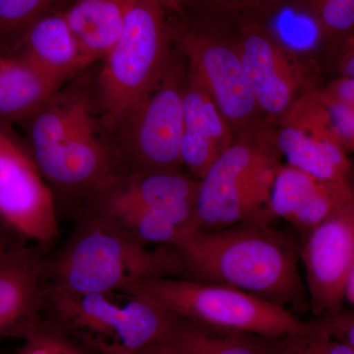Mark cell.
I'll use <instances>...</instances> for the list:
<instances>
[{
  "mask_svg": "<svg viewBox=\"0 0 354 354\" xmlns=\"http://www.w3.org/2000/svg\"><path fill=\"white\" fill-rule=\"evenodd\" d=\"M171 247L177 278L232 286L293 312L309 309L300 248L271 223L187 227Z\"/></svg>",
  "mask_w": 354,
  "mask_h": 354,
  "instance_id": "cell-1",
  "label": "cell"
},
{
  "mask_svg": "<svg viewBox=\"0 0 354 354\" xmlns=\"http://www.w3.org/2000/svg\"><path fill=\"white\" fill-rule=\"evenodd\" d=\"M97 108V95L78 88L39 113L26 132L30 157L50 184L58 211L64 207L72 218L122 176Z\"/></svg>",
  "mask_w": 354,
  "mask_h": 354,
  "instance_id": "cell-2",
  "label": "cell"
},
{
  "mask_svg": "<svg viewBox=\"0 0 354 354\" xmlns=\"http://www.w3.org/2000/svg\"><path fill=\"white\" fill-rule=\"evenodd\" d=\"M73 220L66 241L46 257L50 292L113 295L132 281L176 274L169 245L149 248L118 223L90 209L77 214Z\"/></svg>",
  "mask_w": 354,
  "mask_h": 354,
  "instance_id": "cell-3",
  "label": "cell"
},
{
  "mask_svg": "<svg viewBox=\"0 0 354 354\" xmlns=\"http://www.w3.org/2000/svg\"><path fill=\"white\" fill-rule=\"evenodd\" d=\"M118 293L151 302L198 325L227 332L279 339L304 325L288 309L218 283L150 277L127 283Z\"/></svg>",
  "mask_w": 354,
  "mask_h": 354,
  "instance_id": "cell-4",
  "label": "cell"
},
{
  "mask_svg": "<svg viewBox=\"0 0 354 354\" xmlns=\"http://www.w3.org/2000/svg\"><path fill=\"white\" fill-rule=\"evenodd\" d=\"M276 137L241 134L198 180L193 227L218 230L274 220L269 203L281 157Z\"/></svg>",
  "mask_w": 354,
  "mask_h": 354,
  "instance_id": "cell-5",
  "label": "cell"
},
{
  "mask_svg": "<svg viewBox=\"0 0 354 354\" xmlns=\"http://www.w3.org/2000/svg\"><path fill=\"white\" fill-rule=\"evenodd\" d=\"M171 38V25L158 0H124L122 32L104 60L97 82L104 130L157 85L169 65Z\"/></svg>",
  "mask_w": 354,
  "mask_h": 354,
  "instance_id": "cell-6",
  "label": "cell"
},
{
  "mask_svg": "<svg viewBox=\"0 0 354 354\" xmlns=\"http://www.w3.org/2000/svg\"><path fill=\"white\" fill-rule=\"evenodd\" d=\"M113 295H64L48 291L46 317L55 321L97 354H137L162 341L177 316L157 305Z\"/></svg>",
  "mask_w": 354,
  "mask_h": 354,
  "instance_id": "cell-7",
  "label": "cell"
},
{
  "mask_svg": "<svg viewBox=\"0 0 354 354\" xmlns=\"http://www.w3.org/2000/svg\"><path fill=\"white\" fill-rule=\"evenodd\" d=\"M183 88L169 65L157 85L106 130L122 176L180 171Z\"/></svg>",
  "mask_w": 354,
  "mask_h": 354,
  "instance_id": "cell-8",
  "label": "cell"
},
{
  "mask_svg": "<svg viewBox=\"0 0 354 354\" xmlns=\"http://www.w3.org/2000/svg\"><path fill=\"white\" fill-rule=\"evenodd\" d=\"M300 260L312 315L318 318L344 310V290L354 264V191L307 234Z\"/></svg>",
  "mask_w": 354,
  "mask_h": 354,
  "instance_id": "cell-9",
  "label": "cell"
},
{
  "mask_svg": "<svg viewBox=\"0 0 354 354\" xmlns=\"http://www.w3.org/2000/svg\"><path fill=\"white\" fill-rule=\"evenodd\" d=\"M281 118L274 137L288 165L323 180L349 181L346 149L333 127L320 93H305Z\"/></svg>",
  "mask_w": 354,
  "mask_h": 354,
  "instance_id": "cell-10",
  "label": "cell"
},
{
  "mask_svg": "<svg viewBox=\"0 0 354 354\" xmlns=\"http://www.w3.org/2000/svg\"><path fill=\"white\" fill-rule=\"evenodd\" d=\"M174 34L190 71L221 115L232 130L244 129L259 109L236 46L195 29L179 28Z\"/></svg>",
  "mask_w": 354,
  "mask_h": 354,
  "instance_id": "cell-11",
  "label": "cell"
},
{
  "mask_svg": "<svg viewBox=\"0 0 354 354\" xmlns=\"http://www.w3.org/2000/svg\"><path fill=\"white\" fill-rule=\"evenodd\" d=\"M55 195L29 153L0 157V220L26 241L46 248L59 232Z\"/></svg>",
  "mask_w": 354,
  "mask_h": 354,
  "instance_id": "cell-12",
  "label": "cell"
},
{
  "mask_svg": "<svg viewBox=\"0 0 354 354\" xmlns=\"http://www.w3.org/2000/svg\"><path fill=\"white\" fill-rule=\"evenodd\" d=\"M259 111L283 118L304 95L306 76L298 58L258 26L244 30L236 44Z\"/></svg>",
  "mask_w": 354,
  "mask_h": 354,
  "instance_id": "cell-13",
  "label": "cell"
},
{
  "mask_svg": "<svg viewBox=\"0 0 354 354\" xmlns=\"http://www.w3.org/2000/svg\"><path fill=\"white\" fill-rule=\"evenodd\" d=\"M44 247L8 245L0 250V337L26 339L46 317L48 281Z\"/></svg>",
  "mask_w": 354,
  "mask_h": 354,
  "instance_id": "cell-14",
  "label": "cell"
},
{
  "mask_svg": "<svg viewBox=\"0 0 354 354\" xmlns=\"http://www.w3.org/2000/svg\"><path fill=\"white\" fill-rule=\"evenodd\" d=\"M197 186L196 178L181 171L123 174L95 195L83 209H157L192 227Z\"/></svg>",
  "mask_w": 354,
  "mask_h": 354,
  "instance_id": "cell-15",
  "label": "cell"
},
{
  "mask_svg": "<svg viewBox=\"0 0 354 354\" xmlns=\"http://www.w3.org/2000/svg\"><path fill=\"white\" fill-rule=\"evenodd\" d=\"M354 191L349 181L316 178L290 165H279L270 197L274 218H283L309 234Z\"/></svg>",
  "mask_w": 354,
  "mask_h": 354,
  "instance_id": "cell-16",
  "label": "cell"
},
{
  "mask_svg": "<svg viewBox=\"0 0 354 354\" xmlns=\"http://www.w3.org/2000/svg\"><path fill=\"white\" fill-rule=\"evenodd\" d=\"M183 165L200 180L234 141L232 127L205 88L189 71L183 88Z\"/></svg>",
  "mask_w": 354,
  "mask_h": 354,
  "instance_id": "cell-17",
  "label": "cell"
},
{
  "mask_svg": "<svg viewBox=\"0 0 354 354\" xmlns=\"http://www.w3.org/2000/svg\"><path fill=\"white\" fill-rule=\"evenodd\" d=\"M12 51L62 84L90 65L57 8L37 20Z\"/></svg>",
  "mask_w": 354,
  "mask_h": 354,
  "instance_id": "cell-18",
  "label": "cell"
},
{
  "mask_svg": "<svg viewBox=\"0 0 354 354\" xmlns=\"http://www.w3.org/2000/svg\"><path fill=\"white\" fill-rule=\"evenodd\" d=\"M57 8L88 64L109 57L122 32L124 0H62Z\"/></svg>",
  "mask_w": 354,
  "mask_h": 354,
  "instance_id": "cell-19",
  "label": "cell"
},
{
  "mask_svg": "<svg viewBox=\"0 0 354 354\" xmlns=\"http://www.w3.org/2000/svg\"><path fill=\"white\" fill-rule=\"evenodd\" d=\"M62 85L20 53H2L0 121L20 122L60 90Z\"/></svg>",
  "mask_w": 354,
  "mask_h": 354,
  "instance_id": "cell-20",
  "label": "cell"
},
{
  "mask_svg": "<svg viewBox=\"0 0 354 354\" xmlns=\"http://www.w3.org/2000/svg\"><path fill=\"white\" fill-rule=\"evenodd\" d=\"M169 339L176 354H274L277 339L212 329L178 317Z\"/></svg>",
  "mask_w": 354,
  "mask_h": 354,
  "instance_id": "cell-21",
  "label": "cell"
},
{
  "mask_svg": "<svg viewBox=\"0 0 354 354\" xmlns=\"http://www.w3.org/2000/svg\"><path fill=\"white\" fill-rule=\"evenodd\" d=\"M274 354H354V351L335 334L323 317H318L277 339Z\"/></svg>",
  "mask_w": 354,
  "mask_h": 354,
  "instance_id": "cell-22",
  "label": "cell"
},
{
  "mask_svg": "<svg viewBox=\"0 0 354 354\" xmlns=\"http://www.w3.org/2000/svg\"><path fill=\"white\" fill-rule=\"evenodd\" d=\"M62 0H0V55L11 53L30 27Z\"/></svg>",
  "mask_w": 354,
  "mask_h": 354,
  "instance_id": "cell-23",
  "label": "cell"
},
{
  "mask_svg": "<svg viewBox=\"0 0 354 354\" xmlns=\"http://www.w3.org/2000/svg\"><path fill=\"white\" fill-rule=\"evenodd\" d=\"M17 354H97L55 321L44 317Z\"/></svg>",
  "mask_w": 354,
  "mask_h": 354,
  "instance_id": "cell-24",
  "label": "cell"
},
{
  "mask_svg": "<svg viewBox=\"0 0 354 354\" xmlns=\"http://www.w3.org/2000/svg\"><path fill=\"white\" fill-rule=\"evenodd\" d=\"M309 7L325 36H346L354 29V0H309Z\"/></svg>",
  "mask_w": 354,
  "mask_h": 354,
  "instance_id": "cell-25",
  "label": "cell"
},
{
  "mask_svg": "<svg viewBox=\"0 0 354 354\" xmlns=\"http://www.w3.org/2000/svg\"><path fill=\"white\" fill-rule=\"evenodd\" d=\"M335 334L348 342L354 351V311L342 310L333 315L323 316Z\"/></svg>",
  "mask_w": 354,
  "mask_h": 354,
  "instance_id": "cell-26",
  "label": "cell"
},
{
  "mask_svg": "<svg viewBox=\"0 0 354 354\" xmlns=\"http://www.w3.org/2000/svg\"><path fill=\"white\" fill-rule=\"evenodd\" d=\"M339 70L344 78L354 80V36L349 37L339 60Z\"/></svg>",
  "mask_w": 354,
  "mask_h": 354,
  "instance_id": "cell-27",
  "label": "cell"
},
{
  "mask_svg": "<svg viewBox=\"0 0 354 354\" xmlns=\"http://www.w3.org/2000/svg\"><path fill=\"white\" fill-rule=\"evenodd\" d=\"M28 153L16 143L12 138L0 130V157L7 155H18V153Z\"/></svg>",
  "mask_w": 354,
  "mask_h": 354,
  "instance_id": "cell-28",
  "label": "cell"
},
{
  "mask_svg": "<svg viewBox=\"0 0 354 354\" xmlns=\"http://www.w3.org/2000/svg\"><path fill=\"white\" fill-rule=\"evenodd\" d=\"M215 1L236 9H256L268 6L274 0H215Z\"/></svg>",
  "mask_w": 354,
  "mask_h": 354,
  "instance_id": "cell-29",
  "label": "cell"
},
{
  "mask_svg": "<svg viewBox=\"0 0 354 354\" xmlns=\"http://www.w3.org/2000/svg\"><path fill=\"white\" fill-rule=\"evenodd\" d=\"M160 6L167 14H177L181 15L184 12L186 4L189 0H158Z\"/></svg>",
  "mask_w": 354,
  "mask_h": 354,
  "instance_id": "cell-30",
  "label": "cell"
},
{
  "mask_svg": "<svg viewBox=\"0 0 354 354\" xmlns=\"http://www.w3.org/2000/svg\"><path fill=\"white\" fill-rule=\"evenodd\" d=\"M344 302H348L354 311V264L346 281V290H344Z\"/></svg>",
  "mask_w": 354,
  "mask_h": 354,
  "instance_id": "cell-31",
  "label": "cell"
},
{
  "mask_svg": "<svg viewBox=\"0 0 354 354\" xmlns=\"http://www.w3.org/2000/svg\"><path fill=\"white\" fill-rule=\"evenodd\" d=\"M7 245H8V244H7L6 239H4V236H2L1 232H0V250Z\"/></svg>",
  "mask_w": 354,
  "mask_h": 354,
  "instance_id": "cell-32",
  "label": "cell"
},
{
  "mask_svg": "<svg viewBox=\"0 0 354 354\" xmlns=\"http://www.w3.org/2000/svg\"><path fill=\"white\" fill-rule=\"evenodd\" d=\"M0 225H4V223H2V221H1V220H0Z\"/></svg>",
  "mask_w": 354,
  "mask_h": 354,
  "instance_id": "cell-33",
  "label": "cell"
}]
</instances>
